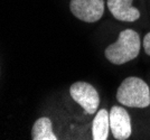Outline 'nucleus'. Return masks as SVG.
Wrapping results in <instances>:
<instances>
[{"label": "nucleus", "instance_id": "7", "mask_svg": "<svg viewBox=\"0 0 150 140\" xmlns=\"http://www.w3.org/2000/svg\"><path fill=\"white\" fill-rule=\"evenodd\" d=\"M110 130V112L105 109H101L96 112V115L92 124V134L94 140H106Z\"/></svg>", "mask_w": 150, "mask_h": 140}, {"label": "nucleus", "instance_id": "8", "mask_svg": "<svg viewBox=\"0 0 150 140\" xmlns=\"http://www.w3.org/2000/svg\"><path fill=\"white\" fill-rule=\"evenodd\" d=\"M33 140H56L57 137L53 132V123L50 119L43 117L34 123L31 129Z\"/></svg>", "mask_w": 150, "mask_h": 140}, {"label": "nucleus", "instance_id": "3", "mask_svg": "<svg viewBox=\"0 0 150 140\" xmlns=\"http://www.w3.org/2000/svg\"><path fill=\"white\" fill-rule=\"evenodd\" d=\"M69 94L88 115H94L100 104V96L93 85L88 82H75L69 88Z\"/></svg>", "mask_w": 150, "mask_h": 140}, {"label": "nucleus", "instance_id": "1", "mask_svg": "<svg viewBox=\"0 0 150 140\" xmlns=\"http://www.w3.org/2000/svg\"><path fill=\"white\" fill-rule=\"evenodd\" d=\"M141 40L136 30L125 29L119 34L118 40L109 45L104 51L106 59L114 65H122L137 57Z\"/></svg>", "mask_w": 150, "mask_h": 140}, {"label": "nucleus", "instance_id": "9", "mask_svg": "<svg viewBox=\"0 0 150 140\" xmlns=\"http://www.w3.org/2000/svg\"><path fill=\"white\" fill-rule=\"evenodd\" d=\"M142 44H144V49L146 52V54L150 56V32L144 37Z\"/></svg>", "mask_w": 150, "mask_h": 140}, {"label": "nucleus", "instance_id": "2", "mask_svg": "<svg viewBox=\"0 0 150 140\" xmlns=\"http://www.w3.org/2000/svg\"><path fill=\"white\" fill-rule=\"evenodd\" d=\"M117 100L125 107L147 108L150 105L149 86L140 77H127L117 91Z\"/></svg>", "mask_w": 150, "mask_h": 140}, {"label": "nucleus", "instance_id": "4", "mask_svg": "<svg viewBox=\"0 0 150 140\" xmlns=\"http://www.w3.org/2000/svg\"><path fill=\"white\" fill-rule=\"evenodd\" d=\"M69 9L77 19L85 23L100 20L104 13L103 0H71Z\"/></svg>", "mask_w": 150, "mask_h": 140}, {"label": "nucleus", "instance_id": "6", "mask_svg": "<svg viewBox=\"0 0 150 140\" xmlns=\"http://www.w3.org/2000/svg\"><path fill=\"white\" fill-rule=\"evenodd\" d=\"M133 0H108V8L115 19L133 23L140 18V13L132 6Z\"/></svg>", "mask_w": 150, "mask_h": 140}, {"label": "nucleus", "instance_id": "5", "mask_svg": "<svg viewBox=\"0 0 150 140\" xmlns=\"http://www.w3.org/2000/svg\"><path fill=\"white\" fill-rule=\"evenodd\" d=\"M110 130L118 140H125L131 136V119L125 108L118 105L112 107L110 111Z\"/></svg>", "mask_w": 150, "mask_h": 140}]
</instances>
